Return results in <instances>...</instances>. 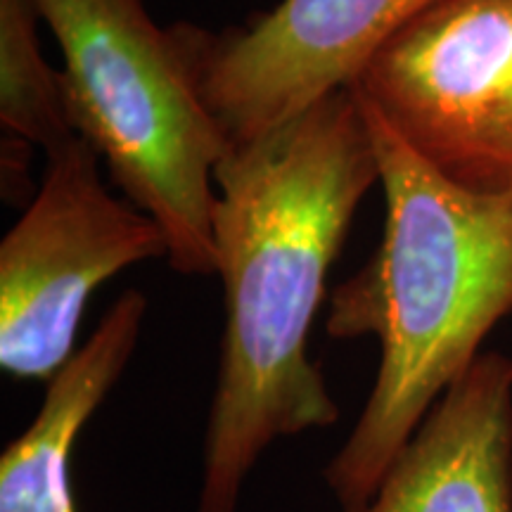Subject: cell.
<instances>
[{
  "instance_id": "cell-1",
  "label": "cell",
  "mask_w": 512,
  "mask_h": 512,
  "mask_svg": "<svg viewBox=\"0 0 512 512\" xmlns=\"http://www.w3.org/2000/svg\"><path fill=\"white\" fill-rule=\"evenodd\" d=\"M375 183L380 164L354 88L230 147L216 166L214 273L226 325L197 512H235L268 444L339 420L309 335Z\"/></svg>"
},
{
  "instance_id": "cell-2",
  "label": "cell",
  "mask_w": 512,
  "mask_h": 512,
  "mask_svg": "<svg viewBox=\"0 0 512 512\" xmlns=\"http://www.w3.org/2000/svg\"><path fill=\"white\" fill-rule=\"evenodd\" d=\"M361 107L380 164L384 230L375 254L332 290L325 330L375 337L380 368L361 418L325 467L344 512L375 496L434 403L512 311V195L460 188Z\"/></svg>"
},
{
  "instance_id": "cell-3",
  "label": "cell",
  "mask_w": 512,
  "mask_h": 512,
  "mask_svg": "<svg viewBox=\"0 0 512 512\" xmlns=\"http://www.w3.org/2000/svg\"><path fill=\"white\" fill-rule=\"evenodd\" d=\"M38 10L60 46L74 133L162 228L166 261L211 275L216 166L230 143L197 93L178 27H159L145 0H38Z\"/></svg>"
},
{
  "instance_id": "cell-4",
  "label": "cell",
  "mask_w": 512,
  "mask_h": 512,
  "mask_svg": "<svg viewBox=\"0 0 512 512\" xmlns=\"http://www.w3.org/2000/svg\"><path fill=\"white\" fill-rule=\"evenodd\" d=\"M150 259H169L162 228L107 190L98 152L79 136L48 152L41 188L0 242L5 373L48 382L74 356L91 294Z\"/></svg>"
},
{
  "instance_id": "cell-5",
  "label": "cell",
  "mask_w": 512,
  "mask_h": 512,
  "mask_svg": "<svg viewBox=\"0 0 512 512\" xmlns=\"http://www.w3.org/2000/svg\"><path fill=\"white\" fill-rule=\"evenodd\" d=\"M351 88L437 174L512 195V0H439Z\"/></svg>"
},
{
  "instance_id": "cell-6",
  "label": "cell",
  "mask_w": 512,
  "mask_h": 512,
  "mask_svg": "<svg viewBox=\"0 0 512 512\" xmlns=\"http://www.w3.org/2000/svg\"><path fill=\"white\" fill-rule=\"evenodd\" d=\"M439 0H280L223 34L176 24L197 93L230 147L351 88L403 27Z\"/></svg>"
},
{
  "instance_id": "cell-7",
  "label": "cell",
  "mask_w": 512,
  "mask_h": 512,
  "mask_svg": "<svg viewBox=\"0 0 512 512\" xmlns=\"http://www.w3.org/2000/svg\"><path fill=\"white\" fill-rule=\"evenodd\" d=\"M351 512H512V358L479 356Z\"/></svg>"
},
{
  "instance_id": "cell-8",
  "label": "cell",
  "mask_w": 512,
  "mask_h": 512,
  "mask_svg": "<svg viewBox=\"0 0 512 512\" xmlns=\"http://www.w3.org/2000/svg\"><path fill=\"white\" fill-rule=\"evenodd\" d=\"M147 299L126 290L79 351L48 380L41 411L0 456V512H76L72 451L136 351Z\"/></svg>"
},
{
  "instance_id": "cell-9",
  "label": "cell",
  "mask_w": 512,
  "mask_h": 512,
  "mask_svg": "<svg viewBox=\"0 0 512 512\" xmlns=\"http://www.w3.org/2000/svg\"><path fill=\"white\" fill-rule=\"evenodd\" d=\"M38 22V0H0V124L48 155L76 133L60 72L41 53Z\"/></svg>"
}]
</instances>
